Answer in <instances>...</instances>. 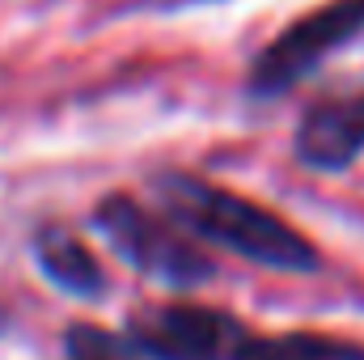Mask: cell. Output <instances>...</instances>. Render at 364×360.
<instances>
[{
  "mask_svg": "<svg viewBox=\"0 0 364 360\" xmlns=\"http://www.w3.org/2000/svg\"><path fill=\"white\" fill-rule=\"evenodd\" d=\"M153 195L182 233H195L246 263L284 271V275H309L322 268L309 238H301L288 221H279L263 203L233 195L229 186H216L182 170H161L153 174Z\"/></svg>",
  "mask_w": 364,
  "mask_h": 360,
  "instance_id": "obj_1",
  "label": "cell"
},
{
  "mask_svg": "<svg viewBox=\"0 0 364 360\" xmlns=\"http://www.w3.org/2000/svg\"><path fill=\"white\" fill-rule=\"evenodd\" d=\"M364 34V0H326L284 26L272 43L255 55L246 73V93L255 102H272L309 81L335 51Z\"/></svg>",
  "mask_w": 364,
  "mask_h": 360,
  "instance_id": "obj_2",
  "label": "cell"
},
{
  "mask_svg": "<svg viewBox=\"0 0 364 360\" xmlns=\"http://www.w3.org/2000/svg\"><path fill=\"white\" fill-rule=\"evenodd\" d=\"M90 225L110 242V250L136 268L140 275L170 284V288H199L216 275V263L208 255H199L174 225H166L161 216H153L149 208H140L132 195H106L93 208Z\"/></svg>",
  "mask_w": 364,
  "mask_h": 360,
  "instance_id": "obj_3",
  "label": "cell"
},
{
  "mask_svg": "<svg viewBox=\"0 0 364 360\" xmlns=\"http://www.w3.org/2000/svg\"><path fill=\"white\" fill-rule=\"evenodd\" d=\"M127 344L144 360H233L246 331L208 305H149L127 318Z\"/></svg>",
  "mask_w": 364,
  "mask_h": 360,
  "instance_id": "obj_4",
  "label": "cell"
},
{
  "mask_svg": "<svg viewBox=\"0 0 364 360\" xmlns=\"http://www.w3.org/2000/svg\"><path fill=\"white\" fill-rule=\"evenodd\" d=\"M292 157L314 174H343L364 157V90L318 97L292 132Z\"/></svg>",
  "mask_w": 364,
  "mask_h": 360,
  "instance_id": "obj_5",
  "label": "cell"
},
{
  "mask_svg": "<svg viewBox=\"0 0 364 360\" xmlns=\"http://www.w3.org/2000/svg\"><path fill=\"white\" fill-rule=\"evenodd\" d=\"M34 263L38 271L77 301H102L106 297V271L93 259V250L68 229L47 225L34 233Z\"/></svg>",
  "mask_w": 364,
  "mask_h": 360,
  "instance_id": "obj_6",
  "label": "cell"
},
{
  "mask_svg": "<svg viewBox=\"0 0 364 360\" xmlns=\"http://www.w3.org/2000/svg\"><path fill=\"white\" fill-rule=\"evenodd\" d=\"M233 360H364V348L326 335H272V339L246 335Z\"/></svg>",
  "mask_w": 364,
  "mask_h": 360,
  "instance_id": "obj_7",
  "label": "cell"
}]
</instances>
